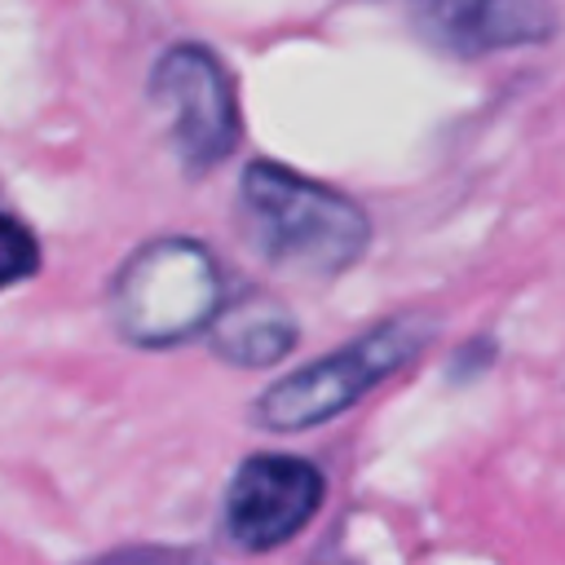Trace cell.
Masks as SVG:
<instances>
[{
    "instance_id": "1",
    "label": "cell",
    "mask_w": 565,
    "mask_h": 565,
    "mask_svg": "<svg viewBox=\"0 0 565 565\" xmlns=\"http://www.w3.org/2000/svg\"><path fill=\"white\" fill-rule=\"evenodd\" d=\"M238 199L256 252L300 278H335L358 265L371 243V221L358 199L287 163L252 159Z\"/></svg>"
},
{
    "instance_id": "2",
    "label": "cell",
    "mask_w": 565,
    "mask_h": 565,
    "mask_svg": "<svg viewBox=\"0 0 565 565\" xmlns=\"http://www.w3.org/2000/svg\"><path fill=\"white\" fill-rule=\"evenodd\" d=\"M225 274L207 243L163 234L141 243L110 278L106 309L115 331L137 349H172L212 331L225 309Z\"/></svg>"
},
{
    "instance_id": "3",
    "label": "cell",
    "mask_w": 565,
    "mask_h": 565,
    "mask_svg": "<svg viewBox=\"0 0 565 565\" xmlns=\"http://www.w3.org/2000/svg\"><path fill=\"white\" fill-rule=\"evenodd\" d=\"M428 340H433V322L428 318L397 313V318L362 331L358 340L331 349L327 358L305 362L300 371L274 380L252 402V419L260 428H269V433L318 428V424L344 415L349 406H358L375 384L397 375L406 362H415Z\"/></svg>"
},
{
    "instance_id": "4",
    "label": "cell",
    "mask_w": 565,
    "mask_h": 565,
    "mask_svg": "<svg viewBox=\"0 0 565 565\" xmlns=\"http://www.w3.org/2000/svg\"><path fill=\"white\" fill-rule=\"evenodd\" d=\"M150 106L163 115V137L185 172H212L238 146L234 84L207 44L177 40L150 66Z\"/></svg>"
},
{
    "instance_id": "5",
    "label": "cell",
    "mask_w": 565,
    "mask_h": 565,
    "mask_svg": "<svg viewBox=\"0 0 565 565\" xmlns=\"http://www.w3.org/2000/svg\"><path fill=\"white\" fill-rule=\"evenodd\" d=\"M322 499L327 481L318 463L282 450H256L234 468L225 486V534L243 552H274L313 521Z\"/></svg>"
},
{
    "instance_id": "6",
    "label": "cell",
    "mask_w": 565,
    "mask_h": 565,
    "mask_svg": "<svg viewBox=\"0 0 565 565\" xmlns=\"http://www.w3.org/2000/svg\"><path fill=\"white\" fill-rule=\"evenodd\" d=\"M424 35L455 57L543 44L556 31L552 0H419Z\"/></svg>"
},
{
    "instance_id": "7",
    "label": "cell",
    "mask_w": 565,
    "mask_h": 565,
    "mask_svg": "<svg viewBox=\"0 0 565 565\" xmlns=\"http://www.w3.org/2000/svg\"><path fill=\"white\" fill-rule=\"evenodd\" d=\"M212 353L230 366H274L282 362L296 340H300V327L291 318V309L274 296V291H238L234 300H225V309L216 313L212 331Z\"/></svg>"
},
{
    "instance_id": "8",
    "label": "cell",
    "mask_w": 565,
    "mask_h": 565,
    "mask_svg": "<svg viewBox=\"0 0 565 565\" xmlns=\"http://www.w3.org/2000/svg\"><path fill=\"white\" fill-rule=\"evenodd\" d=\"M40 269V238L13 212H0V291L26 282Z\"/></svg>"
},
{
    "instance_id": "9",
    "label": "cell",
    "mask_w": 565,
    "mask_h": 565,
    "mask_svg": "<svg viewBox=\"0 0 565 565\" xmlns=\"http://www.w3.org/2000/svg\"><path fill=\"white\" fill-rule=\"evenodd\" d=\"M93 565H194L185 552H172V547H119Z\"/></svg>"
}]
</instances>
